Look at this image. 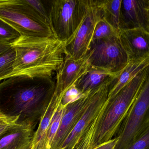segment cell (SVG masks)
<instances>
[{
	"mask_svg": "<svg viewBox=\"0 0 149 149\" xmlns=\"http://www.w3.org/2000/svg\"><path fill=\"white\" fill-rule=\"evenodd\" d=\"M149 124V67L139 92L117 133L115 149H125Z\"/></svg>",
	"mask_w": 149,
	"mask_h": 149,
	"instance_id": "6",
	"label": "cell"
},
{
	"mask_svg": "<svg viewBox=\"0 0 149 149\" xmlns=\"http://www.w3.org/2000/svg\"><path fill=\"white\" fill-rule=\"evenodd\" d=\"M31 8L45 21L49 24V13L47 12L42 2L40 0H24Z\"/></svg>",
	"mask_w": 149,
	"mask_h": 149,
	"instance_id": "24",
	"label": "cell"
},
{
	"mask_svg": "<svg viewBox=\"0 0 149 149\" xmlns=\"http://www.w3.org/2000/svg\"><path fill=\"white\" fill-rule=\"evenodd\" d=\"M93 90L86 93L81 98L65 107L59 128L50 149H62L65 142L86 109L92 97Z\"/></svg>",
	"mask_w": 149,
	"mask_h": 149,
	"instance_id": "10",
	"label": "cell"
},
{
	"mask_svg": "<svg viewBox=\"0 0 149 149\" xmlns=\"http://www.w3.org/2000/svg\"><path fill=\"white\" fill-rule=\"evenodd\" d=\"M90 67L86 55L78 60L65 56L64 60L57 71L54 94L63 98L66 92L74 86L77 80Z\"/></svg>",
	"mask_w": 149,
	"mask_h": 149,
	"instance_id": "12",
	"label": "cell"
},
{
	"mask_svg": "<svg viewBox=\"0 0 149 149\" xmlns=\"http://www.w3.org/2000/svg\"><path fill=\"white\" fill-rule=\"evenodd\" d=\"M0 18L21 36L55 38L50 24L24 0L0 1Z\"/></svg>",
	"mask_w": 149,
	"mask_h": 149,
	"instance_id": "4",
	"label": "cell"
},
{
	"mask_svg": "<svg viewBox=\"0 0 149 149\" xmlns=\"http://www.w3.org/2000/svg\"><path fill=\"white\" fill-rule=\"evenodd\" d=\"M51 78L15 74L0 83V114L18 117L17 124L35 128L46 111L55 91Z\"/></svg>",
	"mask_w": 149,
	"mask_h": 149,
	"instance_id": "1",
	"label": "cell"
},
{
	"mask_svg": "<svg viewBox=\"0 0 149 149\" xmlns=\"http://www.w3.org/2000/svg\"><path fill=\"white\" fill-rule=\"evenodd\" d=\"M84 94H81L76 89L74 85L73 86L65 92L63 96L61 101V105L65 107L67 105L81 98Z\"/></svg>",
	"mask_w": 149,
	"mask_h": 149,
	"instance_id": "26",
	"label": "cell"
},
{
	"mask_svg": "<svg viewBox=\"0 0 149 149\" xmlns=\"http://www.w3.org/2000/svg\"><path fill=\"white\" fill-rule=\"evenodd\" d=\"M118 141V138L115 137L112 140L100 144L93 149H115Z\"/></svg>",
	"mask_w": 149,
	"mask_h": 149,
	"instance_id": "27",
	"label": "cell"
},
{
	"mask_svg": "<svg viewBox=\"0 0 149 149\" xmlns=\"http://www.w3.org/2000/svg\"><path fill=\"white\" fill-rule=\"evenodd\" d=\"M119 33L102 17L96 24L92 41L114 36H119Z\"/></svg>",
	"mask_w": 149,
	"mask_h": 149,
	"instance_id": "21",
	"label": "cell"
},
{
	"mask_svg": "<svg viewBox=\"0 0 149 149\" xmlns=\"http://www.w3.org/2000/svg\"><path fill=\"white\" fill-rule=\"evenodd\" d=\"M12 47V45L0 41V55L5 53Z\"/></svg>",
	"mask_w": 149,
	"mask_h": 149,
	"instance_id": "28",
	"label": "cell"
},
{
	"mask_svg": "<svg viewBox=\"0 0 149 149\" xmlns=\"http://www.w3.org/2000/svg\"><path fill=\"white\" fill-rule=\"evenodd\" d=\"M113 76L103 70L90 66L88 71L77 80L74 85L81 94H84Z\"/></svg>",
	"mask_w": 149,
	"mask_h": 149,
	"instance_id": "17",
	"label": "cell"
},
{
	"mask_svg": "<svg viewBox=\"0 0 149 149\" xmlns=\"http://www.w3.org/2000/svg\"><path fill=\"white\" fill-rule=\"evenodd\" d=\"M86 55L90 66L114 76L124 69L129 62L119 36L93 40Z\"/></svg>",
	"mask_w": 149,
	"mask_h": 149,
	"instance_id": "7",
	"label": "cell"
},
{
	"mask_svg": "<svg viewBox=\"0 0 149 149\" xmlns=\"http://www.w3.org/2000/svg\"><path fill=\"white\" fill-rule=\"evenodd\" d=\"M18 117L0 114V137L17 124Z\"/></svg>",
	"mask_w": 149,
	"mask_h": 149,
	"instance_id": "25",
	"label": "cell"
},
{
	"mask_svg": "<svg viewBox=\"0 0 149 149\" xmlns=\"http://www.w3.org/2000/svg\"><path fill=\"white\" fill-rule=\"evenodd\" d=\"M15 51L13 47L0 55V80L9 78L14 71Z\"/></svg>",
	"mask_w": 149,
	"mask_h": 149,
	"instance_id": "19",
	"label": "cell"
},
{
	"mask_svg": "<svg viewBox=\"0 0 149 149\" xmlns=\"http://www.w3.org/2000/svg\"><path fill=\"white\" fill-rule=\"evenodd\" d=\"M11 45L16 56L9 78L23 74L52 78L64 60L65 43L54 37L21 36Z\"/></svg>",
	"mask_w": 149,
	"mask_h": 149,
	"instance_id": "2",
	"label": "cell"
},
{
	"mask_svg": "<svg viewBox=\"0 0 149 149\" xmlns=\"http://www.w3.org/2000/svg\"><path fill=\"white\" fill-rule=\"evenodd\" d=\"M125 149H149V124Z\"/></svg>",
	"mask_w": 149,
	"mask_h": 149,
	"instance_id": "23",
	"label": "cell"
},
{
	"mask_svg": "<svg viewBox=\"0 0 149 149\" xmlns=\"http://www.w3.org/2000/svg\"><path fill=\"white\" fill-rule=\"evenodd\" d=\"M113 77L93 89L86 109L65 142L62 149H73L81 137L97 120L107 102L109 85Z\"/></svg>",
	"mask_w": 149,
	"mask_h": 149,
	"instance_id": "9",
	"label": "cell"
},
{
	"mask_svg": "<svg viewBox=\"0 0 149 149\" xmlns=\"http://www.w3.org/2000/svg\"><path fill=\"white\" fill-rule=\"evenodd\" d=\"M122 0H100V5L104 18L120 33V13Z\"/></svg>",
	"mask_w": 149,
	"mask_h": 149,
	"instance_id": "18",
	"label": "cell"
},
{
	"mask_svg": "<svg viewBox=\"0 0 149 149\" xmlns=\"http://www.w3.org/2000/svg\"><path fill=\"white\" fill-rule=\"evenodd\" d=\"M20 37L16 30L0 18V41L12 45Z\"/></svg>",
	"mask_w": 149,
	"mask_h": 149,
	"instance_id": "22",
	"label": "cell"
},
{
	"mask_svg": "<svg viewBox=\"0 0 149 149\" xmlns=\"http://www.w3.org/2000/svg\"><path fill=\"white\" fill-rule=\"evenodd\" d=\"M65 110V107L63 106L60 102L52 119L47 131L46 138V149H50L52 141L59 128Z\"/></svg>",
	"mask_w": 149,
	"mask_h": 149,
	"instance_id": "20",
	"label": "cell"
},
{
	"mask_svg": "<svg viewBox=\"0 0 149 149\" xmlns=\"http://www.w3.org/2000/svg\"><path fill=\"white\" fill-rule=\"evenodd\" d=\"M149 66L124 86L115 95L108 99L95 124L88 149L113 139L134 101Z\"/></svg>",
	"mask_w": 149,
	"mask_h": 149,
	"instance_id": "3",
	"label": "cell"
},
{
	"mask_svg": "<svg viewBox=\"0 0 149 149\" xmlns=\"http://www.w3.org/2000/svg\"><path fill=\"white\" fill-rule=\"evenodd\" d=\"M119 38L129 61L149 57V32L142 29L120 31Z\"/></svg>",
	"mask_w": 149,
	"mask_h": 149,
	"instance_id": "13",
	"label": "cell"
},
{
	"mask_svg": "<svg viewBox=\"0 0 149 149\" xmlns=\"http://www.w3.org/2000/svg\"><path fill=\"white\" fill-rule=\"evenodd\" d=\"M102 17L100 0H87L84 17L73 36L65 43V56L78 60L86 56L96 24Z\"/></svg>",
	"mask_w": 149,
	"mask_h": 149,
	"instance_id": "8",
	"label": "cell"
},
{
	"mask_svg": "<svg viewBox=\"0 0 149 149\" xmlns=\"http://www.w3.org/2000/svg\"><path fill=\"white\" fill-rule=\"evenodd\" d=\"M62 99L61 97L53 94L49 106L40 120L37 129L34 133L30 149H46L47 131L52 119Z\"/></svg>",
	"mask_w": 149,
	"mask_h": 149,
	"instance_id": "16",
	"label": "cell"
},
{
	"mask_svg": "<svg viewBox=\"0 0 149 149\" xmlns=\"http://www.w3.org/2000/svg\"><path fill=\"white\" fill-rule=\"evenodd\" d=\"M34 129L30 124H17L0 137V149H30Z\"/></svg>",
	"mask_w": 149,
	"mask_h": 149,
	"instance_id": "14",
	"label": "cell"
},
{
	"mask_svg": "<svg viewBox=\"0 0 149 149\" xmlns=\"http://www.w3.org/2000/svg\"><path fill=\"white\" fill-rule=\"evenodd\" d=\"M149 66V57L129 61L128 64L111 80L108 99L115 95L124 86Z\"/></svg>",
	"mask_w": 149,
	"mask_h": 149,
	"instance_id": "15",
	"label": "cell"
},
{
	"mask_svg": "<svg viewBox=\"0 0 149 149\" xmlns=\"http://www.w3.org/2000/svg\"><path fill=\"white\" fill-rule=\"evenodd\" d=\"M87 6V0L51 1L48 13L55 38L65 43L73 36L84 17Z\"/></svg>",
	"mask_w": 149,
	"mask_h": 149,
	"instance_id": "5",
	"label": "cell"
},
{
	"mask_svg": "<svg viewBox=\"0 0 149 149\" xmlns=\"http://www.w3.org/2000/svg\"><path fill=\"white\" fill-rule=\"evenodd\" d=\"M120 31L140 29L149 32V0H122Z\"/></svg>",
	"mask_w": 149,
	"mask_h": 149,
	"instance_id": "11",
	"label": "cell"
}]
</instances>
